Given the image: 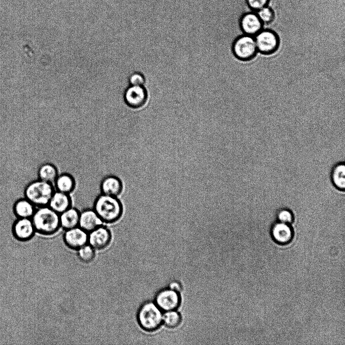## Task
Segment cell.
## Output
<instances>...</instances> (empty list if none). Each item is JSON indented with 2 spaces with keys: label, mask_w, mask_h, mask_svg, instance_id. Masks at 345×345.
<instances>
[{
  "label": "cell",
  "mask_w": 345,
  "mask_h": 345,
  "mask_svg": "<svg viewBox=\"0 0 345 345\" xmlns=\"http://www.w3.org/2000/svg\"><path fill=\"white\" fill-rule=\"evenodd\" d=\"M92 208L103 223L106 224L118 221L124 212L123 204L118 197L101 193L94 200Z\"/></svg>",
  "instance_id": "obj_1"
},
{
  "label": "cell",
  "mask_w": 345,
  "mask_h": 345,
  "mask_svg": "<svg viewBox=\"0 0 345 345\" xmlns=\"http://www.w3.org/2000/svg\"><path fill=\"white\" fill-rule=\"evenodd\" d=\"M31 219L35 232L42 235L54 234L60 228L59 214L48 206L37 207Z\"/></svg>",
  "instance_id": "obj_2"
},
{
  "label": "cell",
  "mask_w": 345,
  "mask_h": 345,
  "mask_svg": "<svg viewBox=\"0 0 345 345\" xmlns=\"http://www.w3.org/2000/svg\"><path fill=\"white\" fill-rule=\"evenodd\" d=\"M55 191L53 184L37 179L25 186L24 194L37 208L47 206Z\"/></svg>",
  "instance_id": "obj_3"
},
{
  "label": "cell",
  "mask_w": 345,
  "mask_h": 345,
  "mask_svg": "<svg viewBox=\"0 0 345 345\" xmlns=\"http://www.w3.org/2000/svg\"><path fill=\"white\" fill-rule=\"evenodd\" d=\"M232 52L238 61L253 59L258 52L254 36L243 34L236 37L232 44Z\"/></svg>",
  "instance_id": "obj_4"
},
{
  "label": "cell",
  "mask_w": 345,
  "mask_h": 345,
  "mask_svg": "<svg viewBox=\"0 0 345 345\" xmlns=\"http://www.w3.org/2000/svg\"><path fill=\"white\" fill-rule=\"evenodd\" d=\"M138 320L144 329L152 331L157 329L161 324L163 314L157 305L152 302H147L139 309Z\"/></svg>",
  "instance_id": "obj_5"
},
{
  "label": "cell",
  "mask_w": 345,
  "mask_h": 345,
  "mask_svg": "<svg viewBox=\"0 0 345 345\" xmlns=\"http://www.w3.org/2000/svg\"><path fill=\"white\" fill-rule=\"evenodd\" d=\"M258 50L260 53L269 55L275 53L280 45L278 34L270 29H262L255 36Z\"/></svg>",
  "instance_id": "obj_6"
},
{
  "label": "cell",
  "mask_w": 345,
  "mask_h": 345,
  "mask_svg": "<svg viewBox=\"0 0 345 345\" xmlns=\"http://www.w3.org/2000/svg\"><path fill=\"white\" fill-rule=\"evenodd\" d=\"M147 93L143 86L129 85L124 91L123 100L126 107L136 109L144 105Z\"/></svg>",
  "instance_id": "obj_7"
},
{
  "label": "cell",
  "mask_w": 345,
  "mask_h": 345,
  "mask_svg": "<svg viewBox=\"0 0 345 345\" xmlns=\"http://www.w3.org/2000/svg\"><path fill=\"white\" fill-rule=\"evenodd\" d=\"M112 234L110 229L103 224L88 232V242L93 248L102 250L110 243Z\"/></svg>",
  "instance_id": "obj_8"
},
{
  "label": "cell",
  "mask_w": 345,
  "mask_h": 345,
  "mask_svg": "<svg viewBox=\"0 0 345 345\" xmlns=\"http://www.w3.org/2000/svg\"><path fill=\"white\" fill-rule=\"evenodd\" d=\"M239 25L244 34L255 36L263 29L264 24L256 13L249 12L242 15Z\"/></svg>",
  "instance_id": "obj_9"
},
{
  "label": "cell",
  "mask_w": 345,
  "mask_h": 345,
  "mask_svg": "<svg viewBox=\"0 0 345 345\" xmlns=\"http://www.w3.org/2000/svg\"><path fill=\"white\" fill-rule=\"evenodd\" d=\"M157 306L165 311L176 309L180 303V298L177 291L172 289H164L156 296Z\"/></svg>",
  "instance_id": "obj_10"
},
{
  "label": "cell",
  "mask_w": 345,
  "mask_h": 345,
  "mask_svg": "<svg viewBox=\"0 0 345 345\" xmlns=\"http://www.w3.org/2000/svg\"><path fill=\"white\" fill-rule=\"evenodd\" d=\"M65 244L70 248L79 249L88 242V233L79 226L65 230L63 235Z\"/></svg>",
  "instance_id": "obj_11"
},
{
  "label": "cell",
  "mask_w": 345,
  "mask_h": 345,
  "mask_svg": "<svg viewBox=\"0 0 345 345\" xmlns=\"http://www.w3.org/2000/svg\"><path fill=\"white\" fill-rule=\"evenodd\" d=\"M12 231L17 239L22 241L31 239L35 232L31 218H17L13 224Z\"/></svg>",
  "instance_id": "obj_12"
},
{
  "label": "cell",
  "mask_w": 345,
  "mask_h": 345,
  "mask_svg": "<svg viewBox=\"0 0 345 345\" xmlns=\"http://www.w3.org/2000/svg\"><path fill=\"white\" fill-rule=\"evenodd\" d=\"M100 188L101 193L118 197L123 191V183L118 176L108 175L102 179Z\"/></svg>",
  "instance_id": "obj_13"
},
{
  "label": "cell",
  "mask_w": 345,
  "mask_h": 345,
  "mask_svg": "<svg viewBox=\"0 0 345 345\" xmlns=\"http://www.w3.org/2000/svg\"><path fill=\"white\" fill-rule=\"evenodd\" d=\"M103 224L93 208L80 212L78 226L87 233Z\"/></svg>",
  "instance_id": "obj_14"
},
{
  "label": "cell",
  "mask_w": 345,
  "mask_h": 345,
  "mask_svg": "<svg viewBox=\"0 0 345 345\" xmlns=\"http://www.w3.org/2000/svg\"><path fill=\"white\" fill-rule=\"evenodd\" d=\"M72 201L70 194L54 191L48 204V206L59 214L72 207Z\"/></svg>",
  "instance_id": "obj_15"
},
{
  "label": "cell",
  "mask_w": 345,
  "mask_h": 345,
  "mask_svg": "<svg viewBox=\"0 0 345 345\" xmlns=\"http://www.w3.org/2000/svg\"><path fill=\"white\" fill-rule=\"evenodd\" d=\"M271 234L276 242L285 244L291 240L292 237V231L288 224L279 221L273 225Z\"/></svg>",
  "instance_id": "obj_16"
},
{
  "label": "cell",
  "mask_w": 345,
  "mask_h": 345,
  "mask_svg": "<svg viewBox=\"0 0 345 345\" xmlns=\"http://www.w3.org/2000/svg\"><path fill=\"white\" fill-rule=\"evenodd\" d=\"M36 207L26 198L17 200L13 205V212L17 218H31Z\"/></svg>",
  "instance_id": "obj_17"
},
{
  "label": "cell",
  "mask_w": 345,
  "mask_h": 345,
  "mask_svg": "<svg viewBox=\"0 0 345 345\" xmlns=\"http://www.w3.org/2000/svg\"><path fill=\"white\" fill-rule=\"evenodd\" d=\"M53 184L56 190L68 194L72 192L76 187L74 177L67 172L59 174Z\"/></svg>",
  "instance_id": "obj_18"
},
{
  "label": "cell",
  "mask_w": 345,
  "mask_h": 345,
  "mask_svg": "<svg viewBox=\"0 0 345 345\" xmlns=\"http://www.w3.org/2000/svg\"><path fill=\"white\" fill-rule=\"evenodd\" d=\"M80 211L72 206L59 214L60 227L67 230L78 226Z\"/></svg>",
  "instance_id": "obj_19"
},
{
  "label": "cell",
  "mask_w": 345,
  "mask_h": 345,
  "mask_svg": "<svg viewBox=\"0 0 345 345\" xmlns=\"http://www.w3.org/2000/svg\"><path fill=\"white\" fill-rule=\"evenodd\" d=\"M56 166L50 163L41 164L37 171L38 179L53 184L58 175Z\"/></svg>",
  "instance_id": "obj_20"
},
{
  "label": "cell",
  "mask_w": 345,
  "mask_h": 345,
  "mask_svg": "<svg viewBox=\"0 0 345 345\" xmlns=\"http://www.w3.org/2000/svg\"><path fill=\"white\" fill-rule=\"evenodd\" d=\"M331 177L334 185L338 189L344 190L345 187V166L343 163L337 164L333 168Z\"/></svg>",
  "instance_id": "obj_21"
},
{
  "label": "cell",
  "mask_w": 345,
  "mask_h": 345,
  "mask_svg": "<svg viewBox=\"0 0 345 345\" xmlns=\"http://www.w3.org/2000/svg\"><path fill=\"white\" fill-rule=\"evenodd\" d=\"M163 321L166 326L169 328H174L180 324L181 316L174 310L166 311L163 316Z\"/></svg>",
  "instance_id": "obj_22"
},
{
  "label": "cell",
  "mask_w": 345,
  "mask_h": 345,
  "mask_svg": "<svg viewBox=\"0 0 345 345\" xmlns=\"http://www.w3.org/2000/svg\"><path fill=\"white\" fill-rule=\"evenodd\" d=\"M257 12L258 17L263 24H269L271 23L275 18L274 11L268 6L262 8Z\"/></svg>",
  "instance_id": "obj_23"
},
{
  "label": "cell",
  "mask_w": 345,
  "mask_h": 345,
  "mask_svg": "<svg viewBox=\"0 0 345 345\" xmlns=\"http://www.w3.org/2000/svg\"><path fill=\"white\" fill-rule=\"evenodd\" d=\"M78 256L83 262L89 263L92 261L94 257V252L93 248L90 245L85 244L79 249Z\"/></svg>",
  "instance_id": "obj_24"
},
{
  "label": "cell",
  "mask_w": 345,
  "mask_h": 345,
  "mask_svg": "<svg viewBox=\"0 0 345 345\" xmlns=\"http://www.w3.org/2000/svg\"><path fill=\"white\" fill-rule=\"evenodd\" d=\"M127 82L129 85L143 86L145 83V79L141 73L133 72L128 76Z\"/></svg>",
  "instance_id": "obj_25"
},
{
  "label": "cell",
  "mask_w": 345,
  "mask_h": 345,
  "mask_svg": "<svg viewBox=\"0 0 345 345\" xmlns=\"http://www.w3.org/2000/svg\"><path fill=\"white\" fill-rule=\"evenodd\" d=\"M277 217L279 222L290 224L293 221V215L290 211L283 209L279 210L277 214Z\"/></svg>",
  "instance_id": "obj_26"
},
{
  "label": "cell",
  "mask_w": 345,
  "mask_h": 345,
  "mask_svg": "<svg viewBox=\"0 0 345 345\" xmlns=\"http://www.w3.org/2000/svg\"><path fill=\"white\" fill-rule=\"evenodd\" d=\"M249 7L254 11H258L268 6L269 0H246Z\"/></svg>",
  "instance_id": "obj_27"
},
{
  "label": "cell",
  "mask_w": 345,
  "mask_h": 345,
  "mask_svg": "<svg viewBox=\"0 0 345 345\" xmlns=\"http://www.w3.org/2000/svg\"><path fill=\"white\" fill-rule=\"evenodd\" d=\"M170 289L174 290L177 292L181 289V286L180 284L178 283L175 282L171 283L170 285Z\"/></svg>",
  "instance_id": "obj_28"
}]
</instances>
